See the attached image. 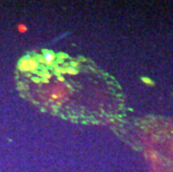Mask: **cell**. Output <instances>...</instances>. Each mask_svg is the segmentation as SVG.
I'll list each match as a JSON object with an SVG mask.
<instances>
[{"label":"cell","mask_w":173,"mask_h":172,"mask_svg":"<svg viewBox=\"0 0 173 172\" xmlns=\"http://www.w3.org/2000/svg\"><path fill=\"white\" fill-rule=\"evenodd\" d=\"M38 67H39L38 61L35 57H30V56L22 57L18 63V69L22 73H34L38 69Z\"/></svg>","instance_id":"6da1fadb"},{"label":"cell","mask_w":173,"mask_h":172,"mask_svg":"<svg viewBox=\"0 0 173 172\" xmlns=\"http://www.w3.org/2000/svg\"><path fill=\"white\" fill-rule=\"evenodd\" d=\"M43 57L45 64L48 66H54V63L56 60V54L48 49H43Z\"/></svg>","instance_id":"7a4b0ae2"},{"label":"cell","mask_w":173,"mask_h":172,"mask_svg":"<svg viewBox=\"0 0 173 172\" xmlns=\"http://www.w3.org/2000/svg\"><path fill=\"white\" fill-rule=\"evenodd\" d=\"M61 73H67V74H72V75H76L78 72L75 67H67V68H61Z\"/></svg>","instance_id":"3957f363"},{"label":"cell","mask_w":173,"mask_h":172,"mask_svg":"<svg viewBox=\"0 0 173 172\" xmlns=\"http://www.w3.org/2000/svg\"><path fill=\"white\" fill-rule=\"evenodd\" d=\"M17 30L20 34H25L27 30H28V27H27L25 24H19L17 26Z\"/></svg>","instance_id":"277c9868"},{"label":"cell","mask_w":173,"mask_h":172,"mask_svg":"<svg viewBox=\"0 0 173 172\" xmlns=\"http://www.w3.org/2000/svg\"><path fill=\"white\" fill-rule=\"evenodd\" d=\"M68 56L67 55H65V54H58V55H56V58H57V63L58 64H61L63 60L65 59V58H67Z\"/></svg>","instance_id":"5b68a950"},{"label":"cell","mask_w":173,"mask_h":172,"mask_svg":"<svg viewBox=\"0 0 173 172\" xmlns=\"http://www.w3.org/2000/svg\"><path fill=\"white\" fill-rule=\"evenodd\" d=\"M42 75H43V77H45L46 79H49V78L52 77V74H50V73H48L47 70H45Z\"/></svg>","instance_id":"8992f818"},{"label":"cell","mask_w":173,"mask_h":172,"mask_svg":"<svg viewBox=\"0 0 173 172\" xmlns=\"http://www.w3.org/2000/svg\"><path fill=\"white\" fill-rule=\"evenodd\" d=\"M58 81H61V82H64V81H65V78L63 77V76H58Z\"/></svg>","instance_id":"52a82bcc"}]
</instances>
